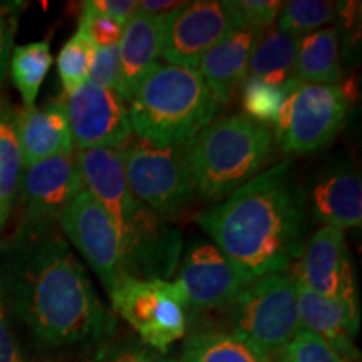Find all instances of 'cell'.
Returning a JSON list of instances; mask_svg holds the SVG:
<instances>
[{
	"mask_svg": "<svg viewBox=\"0 0 362 362\" xmlns=\"http://www.w3.org/2000/svg\"><path fill=\"white\" fill-rule=\"evenodd\" d=\"M305 194L285 160L198 215L214 245L248 282L284 274L305 245Z\"/></svg>",
	"mask_w": 362,
	"mask_h": 362,
	"instance_id": "obj_1",
	"label": "cell"
},
{
	"mask_svg": "<svg viewBox=\"0 0 362 362\" xmlns=\"http://www.w3.org/2000/svg\"><path fill=\"white\" fill-rule=\"evenodd\" d=\"M0 287L44 347L96 341L112 329L83 265L59 235L16 240Z\"/></svg>",
	"mask_w": 362,
	"mask_h": 362,
	"instance_id": "obj_2",
	"label": "cell"
},
{
	"mask_svg": "<svg viewBox=\"0 0 362 362\" xmlns=\"http://www.w3.org/2000/svg\"><path fill=\"white\" fill-rule=\"evenodd\" d=\"M76 160L83 188L106 208L115 221L123 274L136 279L170 277L180 259V233L160 221V215L131 193L123 146L79 149Z\"/></svg>",
	"mask_w": 362,
	"mask_h": 362,
	"instance_id": "obj_3",
	"label": "cell"
},
{
	"mask_svg": "<svg viewBox=\"0 0 362 362\" xmlns=\"http://www.w3.org/2000/svg\"><path fill=\"white\" fill-rule=\"evenodd\" d=\"M218 107L197 69L156 64L129 101L128 116L138 139L175 146L210 124Z\"/></svg>",
	"mask_w": 362,
	"mask_h": 362,
	"instance_id": "obj_4",
	"label": "cell"
},
{
	"mask_svg": "<svg viewBox=\"0 0 362 362\" xmlns=\"http://www.w3.org/2000/svg\"><path fill=\"white\" fill-rule=\"evenodd\" d=\"M274 149V133L245 115L211 121L188 141V163L198 193L218 203L262 173Z\"/></svg>",
	"mask_w": 362,
	"mask_h": 362,
	"instance_id": "obj_5",
	"label": "cell"
},
{
	"mask_svg": "<svg viewBox=\"0 0 362 362\" xmlns=\"http://www.w3.org/2000/svg\"><path fill=\"white\" fill-rule=\"evenodd\" d=\"M230 309L233 334L265 354L284 349L302 329L292 275H265L240 293Z\"/></svg>",
	"mask_w": 362,
	"mask_h": 362,
	"instance_id": "obj_6",
	"label": "cell"
},
{
	"mask_svg": "<svg viewBox=\"0 0 362 362\" xmlns=\"http://www.w3.org/2000/svg\"><path fill=\"white\" fill-rule=\"evenodd\" d=\"M123 163L131 193L156 215H173L193 198L188 141L155 146L134 139L123 146Z\"/></svg>",
	"mask_w": 362,
	"mask_h": 362,
	"instance_id": "obj_7",
	"label": "cell"
},
{
	"mask_svg": "<svg viewBox=\"0 0 362 362\" xmlns=\"http://www.w3.org/2000/svg\"><path fill=\"white\" fill-rule=\"evenodd\" d=\"M115 310L153 351L166 352L187 334V302L173 282L121 275L110 292Z\"/></svg>",
	"mask_w": 362,
	"mask_h": 362,
	"instance_id": "obj_8",
	"label": "cell"
},
{
	"mask_svg": "<svg viewBox=\"0 0 362 362\" xmlns=\"http://www.w3.org/2000/svg\"><path fill=\"white\" fill-rule=\"evenodd\" d=\"M351 99L342 86L298 83L280 106L275 119L277 141L285 153H310L342 129Z\"/></svg>",
	"mask_w": 362,
	"mask_h": 362,
	"instance_id": "obj_9",
	"label": "cell"
},
{
	"mask_svg": "<svg viewBox=\"0 0 362 362\" xmlns=\"http://www.w3.org/2000/svg\"><path fill=\"white\" fill-rule=\"evenodd\" d=\"M81 189L83 180L74 153L47 158L22 168V223L16 240L51 233Z\"/></svg>",
	"mask_w": 362,
	"mask_h": 362,
	"instance_id": "obj_10",
	"label": "cell"
},
{
	"mask_svg": "<svg viewBox=\"0 0 362 362\" xmlns=\"http://www.w3.org/2000/svg\"><path fill=\"white\" fill-rule=\"evenodd\" d=\"M235 29L240 25L226 2H185L165 16L161 59L165 64L197 69L205 54Z\"/></svg>",
	"mask_w": 362,
	"mask_h": 362,
	"instance_id": "obj_11",
	"label": "cell"
},
{
	"mask_svg": "<svg viewBox=\"0 0 362 362\" xmlns=\"http://www.w3.org/2000/svg\"><path fill=\"white\" fill-rule=\"evenodd\" d=\"M59 223L110 293L124 274L119 237L106 208L83 188L66 206Z\"/></svg>",
	"mask_w": 362,
	"mask_h": 362,
	"instance_id": "obj_12",
	"label": "cell"
},
{
	"mask_svg": "<svg viewBox=\"0 0 362 362\" xmlns=\"http://www.w3.org/2000/svg\"><path fill=\"white\" fill-rule=\"evenodd\" d=\"M64 103L76 148H121L131 141L128 110L112 90L86 81Z\"/></svg>",
	"mask_w": 362,
	"mask_h": 362,
	"instance_id": "obj_13",
	"label": "cell"
},
{
	"mask_svg": "<svg viewBox=\"0 0 362 362\" xmlns=\"http://www.w3.org/2000/svg\"><path fill=\"white\" fill-rule=\"evenodd\" d=\"M187 307L226 309L250 285L214 243L198 240L188 248L173 282Z\"/></svg>",
	"mask_w": 362,
	"mask_h": 362,
	"instance_id": "obj_14",
	"label": "cell"
},
{
	"mask_svg": "<svg viewBox=\"0 0 362 362\" xmlns=\"http://www.w3.org/2000/svg\"><path fill=\"white\" fill-rule=\"evenodd\" d=\"M291 269L292 279L312 292L359 307L354 270L342 230L334 226L317 230Z\"/></svg>",
	"mask_w": 362,
	"mask_h": 362,
	"instance_id": "obj_15",
	"label": "cell"
},
{
	"mask_svg": "<svg viewBox=\"0 0 362 362\" xmlns=\"http://www.w3.org/2000/svg\"><path fill=\"white\" fill-rule=\"evenodd\" d=\"M22 168L47 158L74 153L64 99H54L42 107H24L13 121Z\"/></svg>",
	"mask_w": 362,
	"mask_h": 362,
	"instance_id": "obj_16",
	"label": "cell"
},
{
	"mask_svg": "<svg viewBox=\"0 0 362 362\" xmlns=\"http://www.w3.org/2000/svg\"><path fill=\"white\" fill-rule=\"evenodd\" d=\"M165 16H148L136 11L123 27L119 40V81L117 96L131 101L149 71L161 56Z\"/></svg>",
	"mask_w": 362,
	"mask_h": 362,
	"instance_id": "obj_17",
	"label": "cell"
},
{
	"mask_svg": "<svg viewBox=\"0 0 362 362\" xmlns=\"http://www.w3.org/2000/svg\"><path fill=\"white\" fill-rule=\"evenodd\" d=\"M312 214L324 226L359 228L362 223V181L359 170L347 163L327 166L310 189Z\"/></svg>",
	"mask_w": 362,
	"mask_h": 362,
	"instance_id": "obj_18",
	"label": "cell"
},
{
	"mask_svg": "<svg viewBox=\"0 0 362 362\" xmlns=\"http://www.w3.org/2000/svg\"><path fill=\"white\" fill-rule=\"evenodd\" d=\"M293 284L302 329L327 341L346 362L356 361L357 349L352 339L359 329V307L319 296L297 280Z\"/></svg>",
	"mask_w": 362,
	"mask_h": 362,
	"instance_id": "obj_19",
	"label": "cell"
},
{
	"mask_svg": "<svg viewBox=\"0 0 362 362\" xmlns=\"http://www.w3.org/2000/svg\"><path fill=\"white\" fill-rule=\"evenodd\" d=\"M260 35L262 30L257 29H235L216 42L198 64L197 71L205 79L218 106L230 103L247 79L248 61Z\"/></svg>",
	"mask_w": 362,
	"mask_h": 362,
	"instance_id": "obj_20",
	"label": "cell"
},
{
	"mask_svg": "<svg viewBox=\"0 0 362 362\" xmlns=\"http://www.w3.org/2000/svg\"><path fill=\"white\" fill-rule=\"evenodd\" d=\"M300 39L277 27L262 33L248 61L247 78L272 86H284L297 79L296 62Z\"/></svg>",
	"mask_w": 362,
	"mask_h": 362,
	"instance_id": "obj_21",
	"label": "cell"
},
{
	"mask_svg": "<svg viewBox=\"0 0 362 362\" xmlns=\"http://www.w3.org/2000/svg\"><path fill=\"white\" fill-rule=\"evenodd\" d=\"M339 29L315 30L298 44L296 78L305 84L336 86L342 81Z\"/></svg>",
	"mask_w": 362,
	"mask_h": 362,
	"instance_id": "obj_22",
	"label": "cell"
},
{
	"mask_svg": "<svg viewBox=\"0 0 362 362\" xmlns=\"http://www.w3.org/2000/svg\"><path fill=\"white\" fill-rule=\"evenodd\" d=\"M181 362H272V359L237 334L208 330L188 337Z\"/></svg>",
	"mask_w": 362,
	"mask_h": 362,
	"instance_id": "obj_23",
	"label": "cell"
},
{
	"mask_svg": "<svg viewBox=\"0 0 362 362\" xmlns=\"http://www.w3.org/2000/svg\"><path fill=\"white\" fill-rule=\"evenodd\" d=\"M51 45L47 40L22 44L12 49L8 67H11L12 81L19 90L24 107L35 106L40 86L51 69Z\"/></svg>",
	"mask_w": 362,
	"mask_h": 362,
	"instance_id": "obj_24",
	"label": "cell"
},
{
	"mask_svg": "<svg viewBox=\"0 0 362 362\" xmlns=\"http://www.w3.org/2000/svg\"><path fill=\"white\" fill-rule=\"evenodd\" d=\"M22 158L13 121L0 116V230L11 215L19 194Z\"/></svg>",
	"mask_w": 362,
	"mask_h": 362,
	"instance_id": "obj_25",
	"label": "cell"
},
{
	"mask_svg": "<svg viewBox=\"0 0 362 362\" xmlns=\"http://www.w3.org/2000/svg\"><path fill=\"white\" fill-rule=\"evenodd\" d=\"M337 17V4L327 0H291L284 2L277 29L304 37Z\"/></svg>",
	"mask_w": 362,
	"mask_h": 362,
	"instance_id": "obj_26",
	"label": "cell"
},
{
	"mask_svg": "<svg viewBox=\"0 0 362 362\" xmlns=\"http://www.w3.org/2000/svg\"><path fill=\"white\" fill-rule=\"evenodd\" d=\"M298 83L300 81L293 79L284 86H272L259 79L247 78L242 84V106L245 116L260 124H275L280 106Z\"/></svg>",
	"mask_w": 362,
	"mask_h": 362,
	"instance_id": "obj_27",
	"label": "cell"
},
{
	"mask_svg": "<svg viewBox=\"0 0 362 362\" xmlns=\"http://www.w3.org/2000/svg\"><path fill=\"white\" fill-rule=\"evenodd\" d=\"M94 51L96 45L93 40L79 30L61 49L57 56V71L66 96L79 89L89 79Z\"/></svg>",
	"mask_w": 362,
	"mask_h": 362,
	"instance_id": "obj_28",
	"label": "cell"
},
{
	"mask_svg": "<svg viewBox=\"0 0 362 362\" xmlns=\"http://www.w3.org/2000/svg\"><path fill=\"white\" fill-rule=\"evenodd\" d=\"M279 362H346L327 341L307 329H300L279 352Z\"/></svg>",
	"mask_w": 362,
	"mask_h": 362,
	"instance_id": "obj_29",
	"label": "cell"
},
{
	"mask_svg": "<svg viewBox=\"0 0 362 362\" xmlns=\"http://www.w3.org/2000/svg\"><path fill=\"white\" fill-rule=\"evenodd\" d=\"M226 4L232 8L240 27L257 29L262 33L267 27L274 25L284 6V2H279V0H237V2Z\"/></svg>",
	"mask_w": 362,
	"mask_h": 362,
	"instance_id": "obj_30",
	"label": "cell"
},
{
	"mask_svg": "<svg viewBox=\"0 0 362 362\" xmlns=\"http://www.w3.org/2000/svg\"><path fill=\"white\" fill-rule=\"evenodd\" d=\"M78 30L88 35L96 47L117 45L121 35H123V25L117 24L111 17L98 12L96 8L89 6V2L83 4V13H81Z\"/></svg>",
	"mask_w": 362,
	"mask_h": 362,
	"instance_id": "obj_31",
	"label": "cell"
},
{
	"mask_svg": "<svg viewBox=\"0 0 362 362\" xmlns=\"http://www.w3.org/2000/svg\"><path fill=\"white\" fill-rule=\"evenodd\" d=\"M88 81L117 94V81H119V44L107 45V47H96Z\"/></svg>",
	"mask_w": 362,
	"mask_h": 362,
	"instance_id": "obj_32",
	"label": "cell"
},
{
	"mask_svg": "<svg viewBox=\"0 0 362 362\" xmlns=\"http://www.w3.org/2000/svg\"><path fill=\"white\" fill-rule=\"evenodd\" d=\"M89 362H181L168 359L158 354L151 347L136 346V344H121V346L106 347L99 351Z\"/></svg>",
	"mask_w": 362,
	"mask_h": 362,
	"instance_id": "obj_33",
	"label": "cell"
},
{
	"mask_svg": "<svg viewBox=\"0 0 362 362\" xmlns=\"http://www.w3.org/2000/svg\"><path fill=\"white\" fill-rule=\"evenodd\" d=\"M13 27H16V21L11 16V8L0 4V86L6 79L8 61H11Z\"/></svg>",
	"mask_w": 362,
	"mask_h": 362,
	"instance_id": "obj_34",
	"label": "cell"
},
{
	"mask_svg": "<svg viewBox=\"0 0 362 362\" xmlns=\"http://www.w3.org/2000/svg\"><path fill=\"white\" fill-rule=\"evenodd\" d=\"M89 6L96 8L98 12L104 13V16L111 17L112 21H116L117 24L123 27L138 11L136 0H90Z\"/></svg>",
	"mask_w": 362,
	"mask_h": 362,
	"instance_id": "obj_35",
	"label": "cell"
},
{
	"mask_svg": "<svg viewBox=\"0 0 362 362\" xmlns=\"http://www.w3.org/2000/svg\"><path fill=\"white\" fill-rule=\"evenodd\" d=\"M0 362H25L22 357L13 332L4 310L2 297H0Z\"/></svg>",
	"mask_w": 362,
	"mask_h": 362,
	"instance_id": "obj_36",
	"label": "cell"
},
{
	"mask_svg": "<svg viewBox=\"0 0 362 362\" xmlns=\"http://www.w3.org/2000/svg\"><path fill=\"white\" fill-rule=\"evenodd\" d=\"M185 2H168V0H143L138 2V12L148 16H163L183 6Z\"/></svg>",
	"mask_w": 362,
	"mask_h": 362,
	"instance_id": "obj_37",
	"label": "cell"
}]
</instances>
